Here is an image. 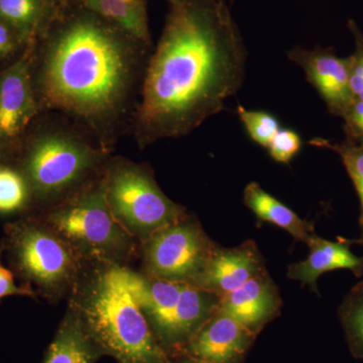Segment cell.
<instances>
[{
    "label": "cell",
    "mask_w": 363,
    "mask_h": 363,
    "mask_svg": "<svg viewBox=\"0 0 363 363\" xmlns=\"http://www.w3.org/2000/svg\"><path fill=\"white\" fill-rule=\"evenodd\" d=\"M150 54L152 45L72 2L33 44L40 112L75 121L111 152L131 133Z\"/></svg>",
    "instance_id": "1"
},
{
    "label": "cell",
    "mask_w": 363,
    "mask_h": 363,
    "mask_svg": "<svg viewBox=\"0 0 363 363\" xmlns=\"http://www.w3.org/2000/svg\"><path fill=\"white\" fill-rule=\"evenodd\" d=\"M169 4L131 128L140 149L190 135L245 81L247 50L226 0Z\"/></svg>",
    "instance_id": "2"
},
{
    "label": "cell",
    "mask_w": 363,
    "mask_h": 363,
    "mask_svg": "<svg viewBox=\"0 0 363 363\" xmlns=\"http://www.w3.org/2000/svg\"><path fill=\"white\" fill-rule=\"evenodd\" d=\"M14 152L30 198L52 206L104 174L111 152L89 131L58 113H42Z\"/></svg>",
    "instance_id": "3"
},
{
    "label": "cell",
    "mask_w": 363,
    "mask_h": 363,
    "mask_svg": "<svg viewBox=\"0 0 363 363\" xmlns=\"http://www.w3.org/2000/svg\"><path fill=\"white\" fill-rule=\"evenodd\" d=\"M74 290L70 309L104 355L117 363H173L131 297L124 267L100 264Z\"/></svg>",
    "instance_id": "4"
},
{
    "label": "cell",
    "mask_w": 363,
    "mask_h": 363,
    "mask_svg": "<svg viewBox=\"0 0 363 363\" xmlns=\"http://www.w3.org/2000/svg\"><path fill=\"white\" fill-rule=\"evenodd\" d=\"M45 223L81 259L121 266L135 252V238L116 220L109 208L104 174L52 206Z\"/></svg>",
    "instance_id": "5"
},
{
    "label": "cell",
    "mask_w": 363,
    "mask_h": 363,
    "mask_svg": "<svg viewBox=\"0 0 363 363\" xmlns=\"http://www.w3.org/2000/svg\"><path fill=\"white\" fill-rule=\"evenodd\" d=\"M104 178L112 214L142 242L160 229L187 216L185 208L162 192L152 169L145 164L109 157Z\"/></svg>",
    "instance_id": "6"
},
{
    "label": "cell",
    "mask_w": 363,
    "mask_h": 363,
    "mask_svg": "<svg viewBox=\"0 0 363 363\" xmlns=\"http://www.w3.org/2000/svg\"><path fill=\"white\" fill-rule=\"evenodd\" d=\"M11 243L18 271L45 295L62 297L78 285L81 257L47 223L16 224Z\"/></svg>",
    "instance_id": "7"
},
{
    "label": "cell",
    "mask_w": 363,
    "mask_h": 363,
    "mask_svg": "<svg viewBox=\"0 0 363 363\" xmlns=\"http://www.w3.org/2000/svg\"><path fill=\"white\" fill-rule=\"evenodd\" d=\"M143 245L147 276L196 286L217 245L188 215L160 229Z\"/></svg>",
    "instance_id": "8"
},
{
    "label": "cell",
    "mask_w": 363,
    "mask_h": 363,
    "mask_svg": "<svg viewBox=\"0 0 363 363\" xmlns=\"http://www.w3.org/2000/svg\"><path fill=\"white\" fill-rule=\"evenodd\" d=\"M33 44L16 63L0 71V143L13 154L42 114L30 77Z\"/></svg>",
    "instance_id": "9"
},
{
    "label": "cell",
    "mask_w": 363,
    "mask_h": 363,
    "mask_svg": "<svg viewBox=\"0 0 363 363\" xmlns=\"http://www.w3.org/2000/svg\"><path fill=\"white\" fill-rule=\"evenodd\" d=\"M286 56L304 71L308 82L319 93L328 111L342 117L353 100L350 84L351 57L341 58L331 47L312 50L295 47Z\"/></svg>",
    "instance_id": "10"
},
{
    "label": "cell",
    "mask_w": 363,
    "mask_h": 363,
    "mask_svg": "<svg viewBox=\"0 0 363 363\" xmlns=\"http://www.w3.org/2000/svg\"><path fill=\"white\" fill-rule=\"evenodd\" d=\"M255 338L218 307L178 357L187 355L209 363H242Z\"/></svg>",
    "instance_id": "11"
},
{
    "label": "cell",
    "mask_w": 363,
    "mask_h": 363,
    "mask_svg": "<svg viewBox=\"0 0 363 363\" xmlns=\"http://www.w3.org/2000/svg\"><path fill=\"white\" fill-rule=\"evenodd\" d=\"M267 272L264 257L252 240L233 248L217 245L195 286L222 298Z\"/></svg>",
    "instance_id": "12"
},
{
    "label": "cell",
    "mask_w": 363,
    "mask_h": 363,
    "mask_svg": "<svg viewBox=\"0 0 363 363\" xmlns=\"http://www.w3.org/2000/svg\"><path fill=\"white\" fill-rule=\"evenodd\" d=\"M281 306L283 302L278 288L267 272L222 297L219 309L257 336L278 316Z\"/></svg>",
    "instance_id": "13"
},
{
    "label": "cell",
    "mask_w": 363,
    "mask_h": 363,
    "mask_svg": "<svg viewBox=\"0 0 363 363\" xmlns=\"http://www.w3.org/2000/svg\"><path fill=\"white\" fill-rule=\"evenodd\" d=\"M124 274L131 297L147 318L155 337L164 350L172 317L184 284L143 276L125 267Z\"/></svg>",
    "instance_id": "14"
},
{
    "label": "cell",
    "mask_w": 363,
    "mask_h": 363,
    "mask_svg": "<svg viewBox=\"0 0 363 363\" xmlns=\"http://www.w3.org/2000/svg\"><path fill=\"white\" fill-rule=\"evenodd\" d=\"M310 253L303 262L291 264L288 277L311 286L317 292V279L325 272L335 269H350L357 278L363 274V257L351 252L350 240L339 238L330 241L313 234L307 243Z\"/></svg>",
    "instance_id": "15"
},
{
    "label": "cell",
    "mask_w": 363,
    "mask_h": 363,
    "mask_svg": "<svg viewBox=\"0 0 363 363\" xmlns=\"http://www.w3.org/2000/svg\"><path fill=\"white\" fill-rule=\"evenodd\" d=\"M220 300L221 298L213 293L184 284L164 346L169 357L175 358L180 354L196 332L217 311Z\"/></svg>",
    "instance_id": "16"
},
{
    "label": "cell",
    "mask_w": 363,
    "mask_h": 363,
    "mask_svg": "<svg viewBox=\"0 0 363 363\" xmlns=\"http://www.w3.org/2000/svg\"><path fill=\"white\" fill-rule=\"evenodd\" d=\"M104 357L78 315L69 309L50 344L44 363H96Z\"/></svg>",
    "instance_id": "17"
},
{
    "label": "cell",
    "mask_w": 363,
    "mask_h": 363,
    "mask_svg": "<svg viewBox=\"0 0 363 363\" xmlns=\"http://www.w3.org/2000/svg\"><path fill=\"white\" fill-rule=\"evenodd\" d=\"M243 202L260 220L285 229L296 240L308 243L314 234L312 223L300 218L291 208L266 192L259 184H248L243 191Z\"/></svg>",
    "instance_id": "18"
},
{
    "label": "cell",
    "mask_w": 363,
    "mask_h": 363,
    "mask_svg": "<svg viewBox=\"0 0 363 363\" xmlns=\"http://www.w3.org/2000/svg\"><path fill=\"white\" fill-rule=\"evenodd\" d=\"M59 11L52 0H0V21L30 43L39 39Z\"/></svg>",
    "instance_id": "19"
},
{
    "label": "cell",
    "mask_w": 363,
    "mask_h": 363,
    "mask_svg": "<svg viewBox=\"0 0 363 363\" xmlns=\"http://www.w3.org/2000/svg\"><path fill=\"white\" fill-rule=\"evenodd\" d=\"M133 37L152 45L147 0H74Z\"/></svg>",
    "instance_id": "20"
},
{
    "label": "cell",
    "mask_w": 363,
    "mask_h": 363,
    "mask_svg": "<svg viewBox=\"0 0 363 363\" xmlns=\"http://www.w3.org/2000/svg\"><path fill=\"white\" fill-rule=\"evenodd\" d=\"M338 316L351 354L357 359H363V281L345 296Z\"/></svg>",
    "instance_id": "21"
},
{
    "label": "cell",
    "mask_w": 363,
    "mask_h": 363,
    "mask_svg": "<svg viewBox=\"0 0 363 363\" xmlns=\"http://www.w3.org/2000/svg\"><path fill=\"white\" fill-rule=\"evenodd\" d=\"M310 145L336 152L342 160L344 167L357 189L360 201L359 225L363 229V147L357 143L345 140L342 143H333L325 138H313Z\"/></svg>",
    "instance_id": "22"
},
{
    "label": "cell",
    "mask_w": 363,
    "mask_h": 363,
    "mask_svg": "<svg viewBox=\"0 0 363 363\" xmlns=\"http://www.w3.org/2000/svg\"><path fill=\"white\" fill-rule=\"evenodd\" d=\"M30 199V188L20 169L0 164V213L18 211Z\"/></svg>",
    "instance_id": "23"
},
{
    "label": "cell",
    "mask_w": 363,
    "mask_h": 363,
    "mask_svg": "<svg viewBox=\"0 0 363 363\" xmlns=\"http://www.w3.org/2000/svg\"><path fill=\"white\" fill-rule=\"evenodd\" d=\"M236 112L253 142L267 149L272 138L281 130L278 119L267 112L248 111L241 105Z\"/></svg>",
    "instance_id": "24"
},
{
    "label": "cell",
    "mask_w": 363,
    "mask_h": 363,
    "mask_svg": "<svg viewBox=\"0 0 363 363\" xmlns=\"http://www.w3.org/2000/svg\"><path fill=\"white\" fill-rule=\"evenodd\" d=\"M33 44L13 26L0 21V71L16 63Z\"/></svg>",
    "instance_id": "25"
},
{
    "label": "cell",
    "mask_w": 363,
    "mask_h": 363,
    "mask_svg": "<svg viewBox=\"0 0 363 363\" xmlns=\"http://www.w3.org/2000/svg\"><path fill=\"white\" fill-rule=\"evenodd\" d=\"M302 147L301 136L289 128H281L272 138L267 150L274 161L289 164Z\"/></svg>",
    "instance_id": "26"
},
{
    "label": "cell",
    "mask_w": 363,
    "mask_h": 363,
    "mask_svg": "<svg viewBox=\"0 0 363 363\" xmlns=\"http://www.w3.org/2000/svg\"><path fill=\"white\" fill-rule=\"evenodd\" d=\"M347 26L355 42V51L350 56L351 94L353 99H363V33L354 21H348Z\"/></svg>",
    "instance_id": "27"
},
{
    "label": "cell",
    "mask_w": 363,
    "mask_h": 363,
    "mask_svg": "<svg viewBox=\"0 0 363 363\" xmlns=\"http://www.w3.org/2000/svg\"><path fill=\"white\" fill-rule=\"evenodd\" d=\"M346 140L358 143L363 138V99H353L342 116Z\"/></svg>",
    "instance_id": "28"
},
{
    "label": "cell",
    "mask_w": 363,
    "mask_h": 363,
    "mask_svg": "<svg viewBox=\"0 0 363 363\" xmlns=\"http://www.w3.org/2000/svg\"><path fill=\"white\" fill-rule=\"evenodd\" d=\"M13 295L33 296V293L28 286H16L13 274L0 262V301L7 296Z\"/></svg>",
    "instance_id": "29"
},
{
    "label": "cell",
    "mask_w": 363,
    "mask_h": 363,
    "mask_svg": "<svg viewBox=\"0 0 363 363\" xmlns=\"http://www.w3.org/2000/svg\"><path fill=\"white\" fill-rule=\"evenodd\" d=\"M178 357V363H209L204 360L197 359V358L187 357V355H180Z\"/></svg>",
    "instance_id": "30"
},
{
    "label": "cell",
    "mask_w": 363,
    "mask_h": 363,
    "mask_svg": "<svg viewBox=\"0 0 363 363\" xmlns=\"http://www.w3.org/2000/svg\"><path fill=\"white\" fill-rule=\"evenodd\" d=\"M11 155H13V152L0 143V164H2L4 161H6Z\"/></svg>",
    "instance_id": "31"
},
{
    "label": "cell",
    "mask_w": 363,
    "mask_h": 363,
    "mask_svg": "<svg viewBox=\"0 0 363 363\" xmlns=\"http://www.w3.org/2000/svg\"><path fill=\"white\" fill-rule=\"evenodd\" d=\"M52 1H54V4L58 7L59 11H62V9H66L67 6H70L74 0H52Z\"/></svg>",
    "instance_id": "32"
},
{
    "label": "cell",
    "mask_w": 363,
    "mask_h": 363,
    "mask_svg": "<svg viewBox=\"0 0 363 363\" xmlns=\"http://www.w3.org/2000/svg\"><path fill=\"white\" fill-rule=\"evenodd\" d=\"M351 243H357V245H363V229L362 230V235L358 240H350Z\"/></svg>",
    "instance_id": "33"
},
{
    "label": "cell",
    "mask_w": 363,
    "mask_h": 363,
    "mask_svg": "<svg viewBox=\"0 0 363 363\" xmlns=\"http://www.w3.org/2000/svg\"><path fill=\"white\" fill-rule=\"evenodd\" d=\"M357 143H358V145H362V147H363V138H362V140H360L359 142H358Z\"/></svg>",
    "instance_id": "34"
},
{
    "label": "cell",
    "mask_w": 363,
    "mask_h": 363,
    "mask_svg": "<svg viewBox=\"0 0 363 363\" xmlns=\"http://www.w3.org/2000/svg\"><path fill=\"white\" fill-rule=\"evenodd\" d=\"M169 2L175 1V0H168Z\"/></svg>",
    "instance_id": "35"
},
{
    "label": "cell",
    "mask_w": 363,
    "mask_h": 363,
    "mask_svg": "<svg viewBox=\"0 0 363 363\" xmlns=\"http://www.w3.org/2000/svg\"><path fill=\"white\" fill-rule=\"evenodd\" d=\"M230 1H231V2H233V1H234V0H230Z\"/></svg>",
    "instance_id": "36"
}]
</instances>
